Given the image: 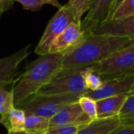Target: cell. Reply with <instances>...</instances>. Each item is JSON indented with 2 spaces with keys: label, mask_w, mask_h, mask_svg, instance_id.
I'll use <instances>...</instances> for the list:
<instances>
[{
  "label": "cell",
  "mask_w": 134,
  "mask_h": 134,
  "mask_svg": "<svg viewBox=\"0 0 134 134\" xmlns=\"http://www.w3.org/2000/svg\"><path fill=\"white\" fill-rule=\"evenodd\" d=\"M84 126L81 125H70L62 126L56 129L49 130L46 134H78L79 131Z\"/></svg>",
  "instance_id": "obj_24"
},
{
  "label": "cell",
  "mask_w": 134,
  "mask_h": 134,
  "mask_svg": "<svg viewBox=\"0 0 134 134\" xmlns=\"http://www.w3.org/2000/svg\"><path fill=\"white\" fill-rule=\"evenodd\" d=\"M115 0H91L88 13L81 21L82 30L85 33L90 31L99 24L108 20Z\"/></svg>",
  "instance_id": "obj_10"
},
{
  "label": "cell",
  "mask_w": 134,
  "mask_h": 134,
  "mask_svg": "<svg viewBox=\"0 0 134 134\" xmlns=\"http://www.w3.org/2000/svg\"><path fill=\"white\" fill-rule=\"evenodd\" d=\"M131 45H134V38L133 39H131L130 42V43H129V46H131Z\"/></svg>",
  "instance_id": "obj_31"
},
{
  "label": "cell",
  "mask_w": 134,
  "mask_h": 134,
  "mask_svg": "<svg viewBox=\"0 0 134 134\" xmlns=\"http://www.w3.org/2000/svg\"><path fill=\"white\" fill-rule=\"evenodd\" d=\"M13 2L10 0H0V17L2 13L13 6Z\"/></svg>",
  "instance_id": "obj_26"
},
{
  "label": "cell",
  "mask_w": 134,
  "mask_h": 134,
  "mask_svg": "<svg viewBox=\"0 0 134 134\" xmlns=\"http://www.w3.org/2000/svg\"><path fill=\"white\" fill-rule=\"evenodd\" d=\"M85 32L82 30L81 23H71L51 44L49 53H65L76 46L84 37Z\"/></svg>",
  "instance_id": "obj_11"
},
{
  "label": "cell",
  "mask_w": 134,
  "mask_h": 134,
  "mask_svg": "<svg viewBox=\"0 0 134 134\" xmlns=\"http://www.w3.org/2000/svg\"><path fill=\"white\" fill-rule=\"evenodd\" d=\"M5 86H0V115L1 119L6 118L15 108L13 92L6 90Z\"/></svg>",
  "instance_id": "obj_17"
},
{
  "label": "cell",
  "mask_w": 134,
  "mask_h": 134,
  "mask_svg": "<svg viewBox=\"0 0 134 134\" xmlns=\"http://www.w3.org/2000/svg\"><path fill=\"white\" fill-rule=\"evenodd\" d=\"M123 125L125 124L118 116L96 119L82 127L78 134H111Z\"/></svg>",
  "instance_id": "obj_13"
},
{
  "label": "cell",
  "mask_w": 134,
  "mask_h": 134,
  "mask_svg": "<svg viewBox=\"0 0 134 134\" xmlns=\"http://www.w3.org/2000/svg\"><path fill=\"white\" fill-rule=\"evenodd\" d=\"M91 121L84 113L79 102L73 103L64 107L49 119V130L70 125L86 126Z\"/></svg>",
  "instance_id": "obj_9"
},
{
  "label": "cell",
  "mask_w": 134,
  "mask_h": 134,
  "mask_svg": "<svg viewBox=\"0 0 134 134\" xmlns=\"http://www.w3.org/2000/svg\"><path fill=\"white\" fill-rule=\"evenodd\" d=\"M85 83L88 91H94L100 88L103 80L98 74L93 72L90 67H87L85 75Z\"/></svg>",
  "instance_id": "obj_20"
},
{
  "label": "cell",
  "mask_w": 134,
  "mask_h": 134,
  "mask_svg": "<svg viewBox=\"0 0 134 134\" xmlns=\"http://www.w3.org/2000/svg\"><path fill=\"white\" fill-rule=\"evenodd\" d=\"M87 68L62 70L50 82L43 86L36 94L59 95V94H82L88 90L85 83V75Z\"/></svg>",
  "instance_id": "obj_5"
},
{
  "label": "cell",
  "mask_w": 134,
  "mask_h": 134,
  "mask_svg": "<svg viewBox=\"0 0 134 134\" xmlns=\"http://www.w3.org/2000/svg\"><path fill=\"white\" fill-rule=\"evenodd\" d=\"M74 22L81 23L77 19L75 13L71 6L68 3L61 5L57 13L49 20L35 49V53L39 56L49 53V47L55 38Z\"/></svg>",
  "instance_id": "obj_6"
},
{
  "label": "cell",
  "mask_w": 134,
  "mask_h": 134,
  "mask_svg": "<svg viewBox=\"0 0 134 134\" xmlns=\"http://www.w3.org/2000/svg\"><path fill=\"white\" fill-rule=\"evenodd\" d=\"M102 80L121 78L134 74V45L125 47L104 60L90 66Z\"/></svg>",
  "instance_id": "obj_4"
},
{
  "label": "cell",
  "mask_w": 134,
  "mask_h": 134,
  "mask_svg": "<svg viewBox=\"0 0 134 134\" xmlns=\"http://www.w3.org/2000/svg\"><path fill=\"white\" fill-rule=\"evenodd\" d=\"M49 4L51 5H53V6H56L57 7L58 9H60L61 7V5L60 4V2H58V0H47Z\"/></svg>",
  "instance_id": "obj_28"
},
{
  "label": "cell",
  "mask_w": 134,
  "mask_h": 134,
  "mask_svg": "<svg viewBox=\"0 0 134 134\" xmlns=\"http://www.w3.org/2000/svg\"><path fill=\"white\" fill-rule=\"evenodd\" d=\"M64 56V53H49L40 55L28 64L26 71L12 90L15 108L36 94L62 71Z\"/></svg>",
  "instance_id": "obj_2"
},
{
  "label": "cell",
  "mask_w": 134,
  "mask_h": 134,
  "mask_svg": "<svg viewBox=\"0 0 134 134\" xmlns=\"http://www.w3.org/2000/svg\"><path fill=\"white\" fill-rule=\"evenodd\" d=\"M79 104H80L84 113L91 119H96L97 118V105L96 101L93 99L82 95L79 100Z\"/></svg>",
  "instance_id": "obj_21"
},
{
  "label": "cell",
  "mask_w": 134,
  "mask_h": 134,
  "mask_svg": "<svg viewBox=\"0 0 134 134\" xmlns=\"http://www.w3.org/2000/svg\"><path fill=\"white\" fill-rule=\"evenodd\" d=\"M133 95H134V79H133V85H132V87H131L130 90L129 91V93H128L127 96H128V97H130V96H133Z\"/></svg>",
  "instance_id": "obj_30"
},
{
  "label": "cell",
  "mask_w": 134,
  "mask_h": 134,
  "mask_svg": "<svg viewBox=\"0 0 134 134\" xmlns=\"http://www.w3.org/2000/svg\"><path fill=\"white\" fill-rule=\"evenodd\" d=\"M13 2H20L24 9L37 11L46 4H49L47 0H10Z\"/></svg>",
  "instance_id": "obj_23"
},
{
  "label": "cell",
  "mask_w": 134,
  "mask_h": 134,
  "mask_svg": "<svg viewBox=\"0 0 134 134\" xmlns=\"http://www.w3.org/2000/svg\"><path fill=\"white\" fill-rule=\"evenodd\" d=\"M118 117L123 124L134 123V95L127 97Z\"/></svg>",
  "instance_id": "obj_18"
},
{
  "label": "cell",
  "mask_w": 134,
  "mask_h": 134,
  "mask_svg": "<svg viewBox=\"0 0 134 134\" xmlns=\"http://www.w3.org/2000/svg\"><path fill=\"white\" fill-rule=\"evenodd\" d=\"M82 94L39 95L35 94L19 106L25 114H34L50 119L64 107L79 102Z\"/></svg>",
  "instance_id": "obj_3"
},
{
  "label": "cell",
  "mask_w": 134,
  "mask_h": 134,
  "mask_svg": "<svg viewBox=\"0 0 134 134\" xmlns=\"http://www.w3.org/2000/svg\"><path fill=\"white\" fill-rule=\"evenodd\" d=\"M85 37L74 47L64 53L62 70L90 67L127 47L130 38L85 33Z\"/></svg>",
  "instance_id": "obj_1"
},
{
  "label": "cell",
  "mask_w": 134,
  "mask_h": 134,
  "mask_svg": "<svg viewBox=\"0 0 134 134\" xmlns=\"http://www.w3.org/2000/svg\"><path fill=\"white\" fill-rule=\"evenodd\" d=\"M122 1L123 0H115V3H114V5H113V7H112V9H111V13H110V17H109V19L111 18V15H112V13L115 12V10L117 9V7L122 2Z\"/></svg>",
  "instance_id": "obj_27"
},
{
  "label": "cell",
  "mask_w": 134,
  "mask_h": 134,
  "mask_svg": "<svg viewBox=\"0 0 134 134\" xmlns=\"http://www.w3.org/2000/svg\"><path fill=\"white\" fill-rule=\"evenodd\" d=\"M133 79L134 74L125 77L103 80L100 88L94 91H87L84 93V96L97 101L107 97L123 94L127 95L132 87Z\"/></svg>",
  "instance_id": "obj_8"
},
{
  "label": "cell",
  "mask_w": 134,
  "mask_h": 134,
  "mask_svg": "<svg viewBox=\"0 0 134 134\" xmlns=\"http://www.w3.org/2000/svg\"><path fill=\"white\" fill-rule=\"evenodd\" d=\"M127 97L126 94H123L97 100V118L108 119L118 116Z\"/></svg>",
  "instance_id": "obj_14"
},
{
  "label": "cell",
  "mask_w": 134,
  "mask_h": 134,
  "mask_svg": "<svg viewBox=\"0 0 134 134\" xmlns=\"http://www.w3.org/2000/svg\"><path fill=\"white\" fill-rule=\"evenodd\" d=\"M90 33L133 39L134 14L119 19L106 20L93 27Z\"/></svg>",
  "instance_id": "obj_7"
},
{
  "label": "cell",
  "mask_w": 134,
  "mask_h": 134,
  "mask_svg": "<svg viewBox=\"0 0 134 134\" xmlns=\"http://www.w3.org/2000/svg\"><path fill=\"white\" fill-rule=\"evenodd\" d=\"M134 14V0H123L110 19H119Z\"/></svg>",
  "instance_id": "obj_19"
},
{
  "label": "cell",
  "mask_w": 134,
  "mask_h": 134,
  "mask_svg": "<svg viewBox=\"0 0 134 134\" xmlns=\"http://www.w3.org/2000/svg\"><path fill=\"white\" fill-rule=\"evenodd\" d=\"M75 13L77 19L81 22L82 17L86 12H88L91 0H68V2Z\"/></svg>",
  "instance_id": "obj_22"
},
{
  "label": "cell",
  "mask_w": 134,
  "mask_h": 134,
  "mask_svg": "<svg viewBox=\"0 0 134 134\" xmlns=\"http://www.w3.org/2000/svg\"><path fill=\"white\" fill-rule=\"evenodd\" d=\"M111 134H134V123L125 124Z\"/></svg>",
  "instance_id": "obj_25"
},
{
  "label": "cell",
  "mask_w": 134,
  "mask_h": 134,
  "mask_svg": "<svg viewBox=\"0 0 134 134\" xmlns=\"http://www.w3.org/2000/svg\"><path fill=\"white\" fill-rule=\"evenodd\" d=\"M49 119L34 114H25L24 130L34 134H46L49 130Z\"/></svg>",
  "instance_id": "obj_16"
},
{
  "label": "cell",
  "mask_w": 134,
  "mask_h": 134,
  "mask_svg": "<svg viewBox=\"0 0 134 134\" xmlns=\"http://www.w3.org/2000/svg\"><path fill=\"white\" fill-rule=\"evenodd\" d=\"M0 123L8 130V132L16 133L24 131L25 126V113L23 110L14 108L6 118L0 119Z\"/></svg>",
  "instance_id": "obj_15"
},
{
  "label": "cell",
  "mask_w": 134,
  "mask_h": 134,
  "mask_svg": "<svg viewBox=\"0 0 134 134\" xmlns=\"http://www.w3.org/2000/svg\"><path fill=\"white\" fill-rule=\"evenodd\" d=\"M8 134H34V133H28V132H27V131L24 130V131H20V132H16V133H14V132H8Z\"/></svg>",
  "instance_id": "obj_29"
},
{
  "label": "cell",
  "mask_w": 134,
  "mask_h": 134,
  "mask_svg": "<svg viewBox=\"0 0 134 134\" xmlns=\"http://www.w3.org/2000/svg\"><path fill=\"white\" fill-rule=\"evenodd\" d=\"M30 45L16 53L0 59V86H5L13 82L20 63L29 55Z\"/></svg>",
  "instance_id": "obj_12"
}]
</instances>
